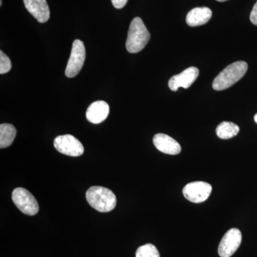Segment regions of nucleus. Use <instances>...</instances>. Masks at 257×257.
<instances>
[{
	"instance_id": "nucleus-1",
	"label": "nucleus",
	"mask_w": 257,
	"mask_h": 257,
	"mask_svg": "<svg viewBox=\"0 0 257 257\" xmlns=\"http://www.w3.org/2000/svg\"><path fill=\"white\" fill-rule=\"evenodd\" d=\"M247 69L248 64L243 61L229 64L214 79L213 89L216 91H221L231 87L242 78Z\"/></svg>"
},
{
	"instance_id": "nucleus-2",
	"label": "nucleus",
	"mask_w": 257,
	"mask_h": 257,
	"mask_svg": "<svg viewBox=\"0 0 257 257\" xmlns=\"http://www.w3.org/2000/svg\"><path fill=\"white\" fill-rule=\"evenodd\" d=\"M87 202L91 207L100 212H109L116 205V196L110 189L94 186L86 193Z\"/></svg>"
},
{
	"instance_id": "nucleus-3",
	"label": "nucleus",
	"mask_w": 257,
	"mask_h": 257,
	"mask_svg": "<svg viewBox=\"0 0 257 257\" xmlns=\"http://www.w3.org/2000/svg\"><path fill=\"white\" fill-rule=\"evenodd\" d=\"M150 40V33L140 18H135L128 29L126 48L130 53H138L143 50Z\"/></svg>"
},
{
	"instance_id": "nucleus-4",
	"label": "nucleus",
	"mask_w": 257,
	"mask_h": 257,
	"mask_svg": "<svg viewBox=\"0 0 257 257\" xmlns=\"http://www.w3.org/2000/svg\"><path fill=\"white\" fill-rule=\"evenodd\" d=\"M12 197L15 205L24 214L34 216L38 213V203L28 189L22 187L15 189Z\"/></svg>"
},
{
	"instance_id": "nucleus-5",
	"label": "nucleus",
	"mask_w": 257,
	"mask_h": 257,
	"mask_svg": "<svg viewBox=\"0 0 257 257\" xmlns=\"http://www.w3.org/2000/svg\"><path fill=\"white\" fill-rule=\"evenodd\" d=\"M85 57L86 50L84 43L79 40H74L70 57L66 67L65 75L69 78L76 77L84 65Z\"/></svg>"
},
{
	"instance_id": "nucleus-6",
	"label": "nucleus",
	"mask_w": 257,
	"mask_h": 257,
	"mask_svg": "<svg viewBox=\"0 0 257 257\" xmlns=\"http://www.w3.org/2000/svg\"><path fill=\"white\" fill-rule=\"evenodd\" d=\"M56 150L63 155L70 157H79L84 154L82 144L71 135H60L54 140Z\"/></svg>"
},
{
	"instance_id": "nucleus-7",
	"label": "nucleus",
	"mask_w": 257,
	"mask_h": 257,
	"mask_svg": "<svg viewBox=\"0 0 257 257\" xmlns=\"http://www.w3.org/2000/svg\"><path fill=\"white\" fill-rule=\"evenodd\" d=\"M212 187L211 184L204 182H193L184 187V197L193 203L205 202L210 196Z\"/></svg>"
},
{
	"instance_id": "nucleus-8",
	"label": "nucleus",
	"mask_w": 257,
	"mask_h": 257,
	"mask_svg": "<svg viewBox=\"0 0 257 257\" xmlns=\"http://www.w3.org/2000/svg\"><path fill=\"white\" fill-rule=\"evenodd\" d=\"M242 236L241 231L236 228L229 229L221 239L218 248V253L221 257L232 256L239 248Z\"/></svg>"
},
{
	"instance_id": "nucleus-9",
	"label": "nucleus",
	"mask_w": 257,
	"mask_h": 257,
	"mask_svg": "<svg viewBox=\"0 0 257 257\" xmlns=\"http://www.w3.org/2000/svg\"><path fill=\"white\" fill-rule=\"evenodd\" d=\"M199 71L197 67H191L183 72L173 76L169 81V87L172 91L176 92L179 87L188 89L199 77Z\"/></svg>"
},
{
	"instance_id": "nucleus-10",
	"label": "nucleus",
	"mask_w": 257,
	"mask_h": 257,
	"mask_svg": "<svg viewBox=\"0 0 257 257\" xmlns=\"http://www.w3.org/2000/svg\"><path fill=\"white\" fill-rule=\"evenodd\" d=\"M25 8L39 23H45L50 18V11L46 0H23Z\"/></svg>"
},
{
	"instance_id": "nucleus-11",
	"label": "nucleus",
	"mask_w": 257,
	"mask_h": 257,
	"mask_svg": "<svg viewBox=\"0 0 257 257\" xmlns=\"http://www.w3.org/2000/svg\"><path fill=\"white\" fill-rule=\"evenodd\" d=\"M153 143L159 151L167 155H177L182 151L180 145L173 138L165 134H157L153 138Z\"/></svg>"
},
{
	"instance_id": "nucleus-12",
	"label": "nucleus",
	"mask_w": 257,
	"mask_h": 257,
	"mask_svg": "<svg viewBox=\"0 0 257 257\" xmlns=\"http://www.w3.org/2000/svg\"><path fill=\"white\" fill-rule=\"evenodd\" d=\"M109 113V106L106 101H96L88 107L86 116L89 122L99 124L107 118Z\"/></svg>"
},
{
	"instance_id": "nucleus-13",
	"label": "nucleus",
	"mask_w": 257,
	"mask_h": 257,
	"mask_svg": "<svg viewBox=\"0 0 257 257\" xmlns=\"http://www.w3.org/2000/svg\"><path fill=\"white\" fill-rule=\"evenodd\" d=\"M211 16L212 13L209 8L206 7L196 8L189 12L186 18V22L190 27L201 26L207 23Z\"/></svg>"
},
{
	"instance_id": "nucleus-14",
	"label": "nucleus",
	"mask_w": 257,
	"mask_h": 257,
	"mask_svg": "<svg viewBox=\"0 0 257 257\" xmlns=\"http://www.w3.org/2000/svg\"><path fill=\"white\" fill-rule=\"evenodd\" d=\"M17 130L13 124H2L0 125V148L10 147L14 142Z\"/></svg>"
},
{
	"instance_id": "nucleus-15",
	"label": "nucleus",
	"mask_w": 257,
	"mask_h": 257,
	"mask_svg": "<svg viewBox=\"0 0 257 257\" xmlns=\"http://www.w3.org/2000/svg\"><path fill=\"white\" fill-rule=\"evenodd\" d=\"M239 127L238 125L230 121H223L218 125L216 133L218 138L222 140H229L238 135Z\"/></svg>"
},
{
	"instance_id": "nucleus-16",
	"label": "nucleus",
	"mask_w": 257,
	"mask_h": 257,
	"mask_svg": "<svg viewBox=\"0 0 257 257\" xmlns=\"http://www.w3.org/2000/svg\"><path fill=\"white\" fill-rule=\"evenodd\" d=\"M136 257H160V255L155 245L147 243L138 248Z\"/></svg>"
},
{
	"instance_id": "nucleus-17",
	"label": "nucleus",
	"mask_w": 257,
	"mask_h": 257,
	"mask_svg": "<svg viewBox=\"0 0 257 257\" xmlns=\"http://www.w3.org/2000/svg\"><path fill=\"white\" fill-rule=\"evenodd\" d=\"M11 68L12 63L9 57L3 51H0V74L8 73Z\"/></svg>"
},
{
	"instance_id": "nucleus-18",
	"label": "nucleus",
	"mask_w": 257,
	"mask_h": 257,
	"mask_svg": "<svg viewBox=\"0 0 257 257\" xmlns=\"http://www.w3.org/2000/svg\"><path fill=\"white\" fill-rule=\"evenodd\" d=\"M250 20H251V23L253 25L257 26V2L256 4L253 5L252 11H251V14H250Z\"/></svg>"
},
{
	"instance_id": "nucleus-19",
	"label": "nucleus",
	"mask_w": 257,
	"mask_h": 257,
	"mask_svg": "<svg viewBox=\"0 0 257 257\" xmlns=\"http://www.w3.org/2000/svg\"><path fill=\"white\" fill-rule=\"evenodd\" d=\"M128 0H111L113 6L116 9H121L127 3Z\"/></svg>"
},
{
	"instance_id": "nucleus-20",
	"label": "nucleus",
	"mask_w": 257,
	"mask_h": 257,
	"mask_svg": "<svg viewBox=\"0 0 257 257\" xmlns=\"http://www.w3.org/2000/svg\"><path fill=\"white\" fill-rule=\"evenodd\" d=\"M254 121H255V122H256L257 124V114H255Z\"/></svg>"
},
{
	"instance_id": "nucleus-21",
	"label": "nucleus",
	"mask_w": 257,
	"mask_h": 257,
	"mask_svg": "<svg viewBox=\"0 0 257 257\" xmlns=\"http://www.w3.org/2000/svg\"><path fill=\"white\" fill-rule=\"evenodd\" d=\"M216 1L221 2V3H223V2H226L227 1V0H216Z\"/></svg>"
},
{
	"instance_id": "nucleus-22",
	"label": "nucleus",
	"mask_w": 257,
	"mask_h": 257,
	"mask_svg": "<svg viewBox=\"0 0 257 257\" xmlns=\"http://www.w3.org/2000/svg\"><path fill=\"white\" fill-rule=\"evenodd\" d=\"M3 5V0H0V6H2Z\"/></svg>"
}]
</instances>
